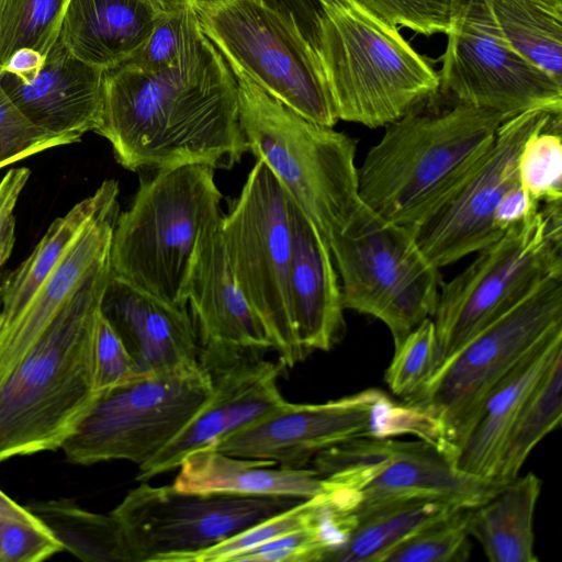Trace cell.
<instances>
[{"label": "cell", "instance_id": "cell-35", "mask_svg": "<svg viewBox=\"0 0 562 562\" xmlns=\"http://www.w3.org/2000/svg\"><path fill=\"white\" fill-rule=\"evenodd\" d=\"M473 507H458L422 527L392 550L382 562H464L471 554L470 516Z\"/></svg>", "mask_w": 562, "mask_h": 562}, {"label": "cell", "instance_id": "cell-38", "mask_svg": "<svg viewBox=\"0 0 562 562\" xmlns=\"http://www.w3.org/2000/svg\"><path fill=\"white\" fill-rule=\"evenodd\" d=\"M201 31L192 2L166 11L140 50L123 65L158 71L175 65Z\"/></svg>", "mask_w": 562, "mask_h": 562}, {"label": "cell", "instance_id": "cell-10", "mask_svg": "<svg viewBox=\"0 0 562 562\" xmlns=\"http://www.w3.org/2000/svg\"><path fill=\"white\" fill-rule=\"evenodd\" d=\"M328 244L344 308L381 321L394 347L434 316L442 280L407 227L361 203Z\"/></svg>", "mask_w": 562, "mask_h": 562}, {"label": "cell", "instance_id": "cell-5", "mask_svg": "<svg viewBox=\"0 0 562 562\" xmlns=\"http://www.w3.org/2000/svg\"><path fill=\"white\" fill-rule=\"evenodd\" d=\"M215 169L186 165L142 179L111 240L112 274L175 305L188 306L186 289L205 233L221 218Z\"/></svg>", "mask_w": 562, "mask_h": 562}, {"label": "cell", "instance_id": "cell-43", "mask_svg": "<svg viewBox=\"0 0 562 562\" xmlns=\"http://www.w3.org/2000/svg\"><path fill=\"white\" fill-rule=\"evenodd\" d=\"M31 171L26 167L9 170L0 180V267L9 259L15 243V209Z\"/></svg>", "mask_w": 562, "mask_h": 562}, {"label": "cell", "instance_id": "cell-28", "mask_svg": "<svg viewBox=\"0 0 562 562\" xmlns=\"http://www.w3.org/2000/svg\"><path fill=\"white\" fill-rule=\"evenodd\" d=\"M119 192L117 181L104 180L91 195L50 224L32 254L0 284V327L22 311L85 226Z\"/></svg>", "mask_w": 562, "mask_h": 562}, {"label": "cell", "instance_id": "cell-46", "mask_svg": "<svg viewBox=\"0 0 562 562\" xmlns=\"http://www.w3.org/2000/svg\"><path fill=\"white\" fill-rule=\"evenodd\" d=\"M274 5L292 13L302 32L313 41L315 30L316 1L315 0H269Z\"/></svg>", "mask_w": 562, "mask_h": 562}, {"label": "cell", "instance_id": "cell-36", "mask_svg": "<svg viewBox=\"0 0 562 562\" xmlns=\"http://www.w3.org/2000/svg\"><path fill=\"white\" fill-rule=\"evenodd\" d=\"M327 505L328 496L325 491L302 499L294 506L192 555L188 562H235L244 552L314 522Z\"/></svg>", "mask_w": 562, "mask_h": 562}, {"label": "cell", "instance_id": "cell-1", "mask_svg": "<svg viewBox=\"0 0 562 562\" xmlns=\"http://www.w3.org/2000/svg\"><path fill=\"white\" fill-rule=\"evenodd\" d=\"M95 133L127 170L231 169L248 151L236 78L202 30L172 66L103 72Z\"/></svg>", "mask_w": 562, "mask_h": 562}, {"label": "cell", "instance_id": "cell-27", "mask_svg": "<svg viewBox=\"0 0 562 562\" xmlns=\"http://www.w3.org/2000/svg\"><path fill=\"white\" fill-rule=\"evenodd\" d=\"M541 480L529 472L518 475L486 502L473 507L470 536L491 562H538L535 552V513Z\"/></svg>", "mask_w": 562, "mask_h": 562}, {"label": "cell", "instance_id": "cell-21", "mask_svg": "<svg viewBox=\"0 0 562 562\" xmlns=\"http://www.w3.org/2000/svg\"><path fill=\"white\" fill-rule=\"evenodd\" d=\"M220 225L201 239L186 289L200 348L266 352L271 341L235 280Z\"/></svg>", "mask_w": 562, "mask_h": 562}, {"label": "cell", "instance_id": "cell-31", "mask_svg": "<svg viewBox=\"0 0 562 562\" xmlns=\"http://www.w3.org/2000/svg\"><path fill=\"white\" fill-rule=\"evenodd\" d=\"M60 541L64 550L89 562H133L122 528L111 514H97L70 501L25 506Z\"/></svg>", "mask_w": 562, "mask_h": 562}, {"label": "cell", "instance_id": "cell-26", "mask_svg": "<svg viewBox=\"0 0 562 562\" xmlns=\"http://www.w3.org/2000/svg\"><path fill=\"white\" fill-rule=\"evenodd\" d=\"M271 461L231 456L213 446L188 453L179 464L173 488L194 494L290 496L310 498L326 490L314 469L282 468Z\"/></svg>", "mask_w": 562, "mask_h": 562}, {"label": "cell", "instance_id": "cell-2", "mask_svg": "<svg viewBox=\"0 0 562 562\" xmlns=\"http://www.w3.org/2000/svg\"><path fill=\"white\" fill-rule=\"evenodd\" d=\"M504 121L438 92L386 125L368 150L358 167L361 203L387 222L415 226L471 177Z\"/></svg>", "mask_w": 562, "mask_h": 562}, {"label": "cell", "instance_id": "cell-47", "mask_svg": "<svg viewBox=\"0 0 562 562\" xmlns=\"http://www.w3.org/2000/svg\"><path fill=\"white\" fill-rule=\"evenodd\" d=\"M164 11H171L187 5L194 0H156Z\"/></svg>", "mask_w": 562, "mask_h": 562}, {"label": "cell", "instance_id": "cell-37", "mask_svg": "<svg viewBox=\"0 0 562 562\" xmlns=\"http://www.w3.org/2000/svg\"><path fill=\"white\" fill-rule=\"evenodd\" d=\"M438 368V349L432 318L414 328L396 347L384 380L403 402L414 397Z\"/></svg>", "mask_w": 562, "mask_h": 562}, {"label": "cell", "instance_id": "cell-9", "mask_svg": "<svg viewBox=\"0 0 562 562\" xmlns=\"http://www.w3.org/2000/svg\"><path fill=\"white\" fill-rule=\"evenodd\" d=\"M204 35L231 68L318 124L339 121L314 46L294 15L269 0H194Z\"/></svg>", "mask_w": 562, "mask_h": 562}, {"label": "cell", "instance_id": "cell-33", "mask_svg": "<svg viewBox=\"0 0 562 562\" xmlns=\"http://www.w3.org/2000/svg\"><path fill=\"white\" fill-rule=\"evenodd\" d=\"M68 0H5L0 12V72L20 48H33L45 57L58 41Z\"/></svg>", "mask_w": 562, "mask_h": 562}, {"label": "cell", "instance_id": "cell-15", "mask_svg": "<svg viewBox=\"0 0 562 562\" xmlns=\"http://www.w3.org/2000/svg\"><path fill=\"white\" fill-rule=\"evenodd\" d=\"M446 35L438 72L442 95L505 120L532 110L562 114V81L508 43L485 0H465Z\"/></svg>", "mask_w": 562, "mask_h": 562}, {"label": "cell", "instance_id": "cell-20", "mask_svg": "<svg viewBox=\"0 0 562 562\" xmlns=\"http://www.w3.org/2000/svg\"><path fill=\"white\" fill-rule=\"evenodd\" d=\"M103 72L75 57L57 41L32 80L25 82L0 72V85L32 123L77 143L97 128Z\"/></svg>", "mask_w": 562, "mask_h": 562}, {"label": "cell", "instance_id": "cell-8", "mask_svg": "<svg viewBox=\"0 0 562 562\" xmlns=\"http://www.w3.org/2000/svg\"><path fill=\"white\" fill-rule=\"evenodd\" d=\"M448 282L432 318L438 367L549 276L562 271V202L542 203Z\"/></svg>", "mask_w": 562, "mask_h": 562}, {"label": "cell", "instance_id": "cell-34", "mask_svg": "<svg viewBox=\"0 0 562 562\" xmlns=\"http://www.w3.org/2000/svg\"><path fill=\"white\" fill-rule=\"evenodd\" d=\"M562 114H554L524 143L517 160L518 181L532 202H562Z\"/></svg>", "mask_w": 562, "mask_h": 562}, {"label": "cell", "instance_id": "cell-41", "mask_svg": "<svg viewBox=\"0 0 562 562\" xmlns=\"http://www.w3.org/2000/svg\"><path fill=\"white\" fill-rule=\"evenodd\" d=\"M60 541L30 510L0 516V562H40L63 551Z\"/></svg>", "mask_w": 562, "mask_h": 562}, {"label": "cell", "instance_id": "cell-14", "mask_svg": "<svg viewBox=\"0 0 562 562\" xmlns=\"http://www.w3.org/2000/svg\"><path fill=\"white\" fill-rule=\"evenodd\" d=\"M302 498L194 494L142 482L111 512L133 562H188Z\"/></svg>", "mask_w": 562, "mask_h": 562}, {"label": "cell", "instance_id": "cell-13", "mask_svg": "<svg viewBox=\"0 0 562 562\" xmlns=\"http://www.w3.org/2000/svg\"><path fill=\"white\" fill-rule=\"evenodd\" d=\"M413 434L428 440L426 422L378 389L318 404L286 402L260 419L209 445L231 456L303 468L319 452L359 438Z\"/></svg>", "mask_w": 562, "mask_h": 562}, {"label": "cell", "instance_id": "cell-18", "mask_svg": "<svg viewBox=\"0 0 562 562\" xmlns=\"http://www.w3.org/2000/svg\"><path fill=\"white\" fill-rule=\"evenodd\" d=\"M255 350L204 352L199 361L209 373L213 392L202 409L154 459L138 467L139 482L179 467L193 450L260 419L288 401L278 379L286 368Z\"/></svg>", "mask_w": 562, "mask_h": 562}, {"label": "cell", "instance_id": "cell-17", "mask_svg": "<svg viewBox=\"0 0 562 562\" xmlns=\"http://www.w3.org/2000/svg\"><path fill=\"white\" fill-rule=\"evenodd\" d=\"M552 115L532 110L505 120L471 177L430 215L408 228L438 269L476 254L504 234L493 225L494 211L503 195L519 183L517 160L524 143Z\"/></svg>", "mask_w": 562, "mask_h": 562}, {"label": "cell", "instance_id": "cell-7", "mask_svg": "<svg viewBox=\"0 0 562 562\" xmlns=\"http://www.w3.org/2000/svg\"><path fill=\"white\" fill-rule=\"evenodd\" d=\"M561 327L559 271L446 359L404 403L425 419L432 443L452 461L491 392L532 348Z\"/></svg>", "mask_w": 562, "mask_h": 562}, {"label": "cell", "instance_id": "cell-24", "mask_svg": "<svg viewBox=\"0 0 562 562\" xmlns=\"http://www.w3.org/2000/svg\"><path fill=\"white\" fill-rule=\"evenodd\" d=\"M165 12L156 0H68L58 41L106 71L140 50Z\"/></svg>", "mask_w": 562, "mask_h": 562}, {"label": "cell", "instance_id": "cell-29", "mask_svg": "<svg viewBox=\"0 0 562 562\" xmlns=\"http://www.w3.org/2000/svg\"><path fill=\"white\" fill-rule=\"evenodd\" d=\"M456 508L442 502L411 501L355 516L346 542L328 562H382L384 555L405 538Z\"/></svg>", "mask_w": 562, "mask_h": 562}, {"label": "cell", "instance_id": "cell-3", "mask_svg": "<svg viewBox=\"0 0 562 562\" xmlns=\"http://www.w3.org/2000/svg\"><path fill=\"white\" fill-rule=\"evenodd\" d=\"M111 277L109 255L0 384V462L61 448L98 400L93 335Z\"/></svg>", "mask_w": 562, "mask_h": 562}, {"label": "cell", "instance_id": "cell-40", "mask_svg": "<svg viewBox=\"0 0 562 562\" xmlns=\"http://www.w3.org/2000/svg\"><path fill=\"white\" fill-rule=\"evenodd\" d=\"M75 143L32 123L0 85V169L49 148Z\"/></svg>", "mask_w": 562, "mask_h": 562}, {"label": "cell", "instance_id": "cell-23", "mask_svg": "<svg viewBox=\"0 0 562 562\" xmlns=\"http://www.w3.org/2000/svg\"><path fill=\"white\" fill-rule=\"evenodd\" d=\"M289 212L290 293L297 337L307 353L328 351L346 330L339 277L327 239L290 196Z\"/></svg>", "mask_w": 562, "mask_h": 562}, {"label": "cell", "instance_id": "cell-16", "mask_svg": "<svg viewBox=\"0 0 562 562\" xmlns=\"http://www.w3.org/2000/svg\"><path fill=\"white\" fill-rule=\"evenodd\" d=\"M337 474L353 499V516L411 501L476 507L503 485L458 470L435 443L423 439H364Z\"/></svg>", "mask_w": 562, "mask_h": 562}, {"label": "cell", "instance_id": "cell-6", "mask_svg": "<svg viewBox=\"0 0 562 562\" xmlns=\"http://www.w3.org/2000/svg\"><path fill=\"white\" fill-rule=\"evenodd\" d=\"M231 70L237 81L239 119L248 150L267 165L328 241L361 204L358 140L303 117L241 70Z\"/></svg>", "mask_w": 562, "mask_h": 562}, {"label": "cell", "instance_id": "cell-19", "mask_svg": "<svg viewBox=\"0 0 562 562\" xmlns=\"http://www.w3.org/2000/svg\"><path fill=\"white\" fill-rule=\"evenodd\" d=\"M101 311L142 374L200 367V342L188 306L168 303L112 274Z\"/></svg>", "mask_w": 562, "mask_h": 562}, {"label": "cell", "instance_id": "cell-12", "mask_svg": "<svg viewBox=\"0 0 562 562\" xmlns=\"http://www.w3.org/2000/svg\"><path fill=\"white\" fill-rule=\"evenodd\" d=\"M212 392L201 366L142 374L99 396L60 449L80 465L112 460L144 465L190 423Z\"/></svg>", "mask_w": 562, "mask_h": 562}, {"label": "cell", "instance_id": "cell-48", "mask_svg": "<svg viewBox=\"0 0 562 562\" xmlns=\"http://www.w3.org/2000/svg\"><path fill=\"white\" fill-rule=\"evenodd\" d=\"M4 2H5V0H0V12H1L3 5H4Z\"/></svg>", "mask_w": 562, "mask_h": 562}, {"label": "cell", "instance_id": "cell-45", "mask_svg": "<svg viewBox=\"0 0 562 562\" xmlns=\"http://www.w3.org/2000/svg\"><path fill=\"white\" fill-rule=\"evenodd\" d=\"M45 56L33 48H20L8 58L1 72L15 76L21 81L32 80L41 70Z\"/></svg>", "mask_w": 562, "mask_h": 562}, {"label": "cell", "instance_id": "cell-42", "mask_svg": "<svg viewBox=\"0 0 562 562\" xmlns=\"http://www.w3.org/2000/svg\"><path fill=\"white\" fill-rule=\"evenodd\" d=\"M142 375L122 339L100 311L93 335V380L99 396Z\"/></svg>", "mask_w": 562, "mask_h": 562}, {"label": "cell", "instance_id": "cell-32", "mask_svg": "<svg viewBox=\"0 0 562 562\" xmlns=\"http://www.w3.org/2000/svg\"><path fill=\"white\" fill-rule=\"evenodd\" d=\"M562 419V353L547 368L524 402L504 442L493 481L517 477L536 446Z\"/></svg>", "mask_w": 562, "mask_h": 562}, {"label": "cell", "instance_id": "cell-25", "mask_svg": "<svg viewBox=\"0 0 562 562\" xmlns=\"http://www.w3.org/2000/svg\"><path fill=\"white\" fill-rule=\"evenodd\" d=\"M560 353L562 327L532 348L496 385L483 403L471 431L452 458V463L458 470L493 481L514 420L540 376Z\"/></svg>", "mask_w": 562, "mask_h": 562}, {"label": "cell", "instance_id": "cell-39", "mask_svg": "<svg viewBox=\"0 0 562 562\" xmlns=\"http://www.w3.org/2000/svg\"><path fill=\"white\" fill-rule=\"evenodd\" d=\"M381 21L430 36L447 34L465 0H355Z\"/></svg>", "mask_w": 562, "mask_h": 562}, {"label": "cell", "instance_id": "cell-22", "mask_svg": "<svg viewBox=\"0 0 562 562\" xmlns=\"http://www.w3.org/2000/svg\"><path fill=\"white\" fill-rule=\"evenodd\" d=\"M119 214V195H115L85 226L22 311L0 327V384L35 345L94 265L110 255Z\"/></svg>", "mask_w": 562, "mask_h": 562}, {"label": "cell", "instance_id": "cell-4", "mask_svg": "<svg viewBox=\"0 0 562 562\" xmlns=\"http://www.w3.org/2000/svg\"><path fill=\"white\" fill-rule=\"evenodd\" d=\"M313 46L338 120L385 127L439 92V75L355 0H315Z\"/></svg>", "mask_w": 562, "mask_h": 562}, {"label": "cell", "instance_id": "cell-11", "mask_svg": "<svg viewBox=\"0 0 562 562\" xmlns=\"http://www.w3.org/2000/svg\"><path fill=\"white\" fill-rule=\"evenodd\" d=\"M220 229L238 286L280 362L293 368L308 353L299 340L291 303L289 196L263 161H256Z\"/></svg>", "mask_w": 562, "mask_h": 562}, {"label": "cell", "instance_id": "cell-44", "mask_svg": "<svg viewBox=\"0 0 562 562\" xmlns=\"http://www.w3.org/2000/svg\"><path fill=\"white\" fill-rule=\"evenodd\" d=\"M539 205L529 199L518 183L501 199L493 214V225L498 232L504 233L509 227L522 222Z\"/></svg>", "mask_w": 562, "mask_h": 562}, {"label": "cell", "instance_id": "cell-30", "mask_svg": "<svg viewBox=\"0 0 562 562\" xmlns=\"http://www.w3.org/2000/svg\"><path fill=\"white\" fill-rule=\"evenodd\" d=\"M508 43L562 81V0H485Z\"/></svg>", "mask_w": 562, "mask_h": 562}]
</instances>
